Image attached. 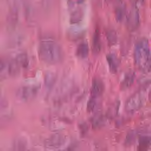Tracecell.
Masks as SVG:
<instances>
[{
    "label": "cell",
    "mask_w": 151,
    "mask_h": 151,
    "mask_svg": "<svg viewBox=\"0 0 151 151\" xmlns=\"http://www.w3.org/2000/svg\"><path fill=\"white\" fill-rule=\"evenodd\" d=\"M39 55L40 58L49 64H55L63 58V51L57 42L52 39H44L40 44Z\"/></svg>",
    "instance_id": "1"
},
{
    "label": "cell",
    "mask_w": 151,
    "mask_h": 151,
    "mask_svg": "<svg viewBox=\"0 0 151 151\" xmlns=\"http://www.w3.org/2000/svg\"><path fill=\"white\" fill-rule=\"evenodd\" d=\"M134 60L139 68L143 70L149 68L150 55L147 40H141L136 44L134 50Z\"/></svg>",
    "instance_id": "2"
},
{
    "label": "cell",
    "mask_w": 151,
    "mask_h": 151,
    "mask_svg": "<svg viewBox=\"0 0 151 151\" xmlns=\"http://www.w3.org/2000/svg\"><path fill=\"white\" fill-rule=\"evenodd\" d=\"M147 89H141L132 94L127 100L125 110L129 113H133L139 110L146 100Z\"/></svg>",
    "instance_id": "3"
},
{
    "label": "cell",
    "mask_w": 151,
    "mask_h": 151,
    "mask_svg": "<svg viewBox=\"0 0 151 151\" xmlns=\"http://www.w3.org/2000/svg\"><path fill=\"white\" fill-rule=\"evenodd\" d=\"M66 142V136L62 134L55 133L51 135L47 139L45 142V146L49 150H55L64 146Z\"/></svg>",
    "instance_id": "4"
},
{
    "label": "cell",
    "mask_w": 151,
    "mask_h": 151,
    "mask_svg": "<svg viewBox=\"0 0 151 151\" xmlns=\"http://www.w3.org/2000/svg\"><path fill=\"white\" fill-rule=\"evenodd\" d=\"M104 90V86L103 83L97 79H94L93 81L91 94V97L94 99H96L100 97Z\"/></svg>",
    "instance_id": "5"
},
{
    "label": "cell",
    "mask_w": 151,
    "mask_h": 151,
    "mask_svg": "<svg viewBox=\"0 0 151 151\" xmlns=\"http://www.w3.org/2000/svg\"><path fill=\"white\" fill-rule=\"evenodd\" d=\"M11 151H34L30 148L27 142L22 138H19L14 142Z\"/></svg>",
    "instance_id": "6"
},
{
    "label": "cell",
    "mask_w": 151,
    "mask_h": 151,
    "mask_svg": "<svg viewBox=\"0 0 151 151\" xmlns=\"http://www.w3.org/2000/svg\"><path fill=\"white\" fill-rule=\"evenodd\" d=\"M37 88L33 87H26L22 88L18 93L19 97L23 100H28L32 99L37 94Z\"/></svg>",
    "instance_id": "7"
},
{
    "label": "cell",
    "mask_w": 151,
    "mask_h": 151,
    "mask_svg": "<svg viewBox=\"0 0 151 151\" xmlns=\"http://www.w3.org/2000/svg\"><path fill=\"white\" fill-rule=\"evenodd\" d=\"M88 47L87 44L83 43L79 45L76 51V55L80 58H86L88 54Z\"/></svg>",
    "instance_id": "8"
},
{
    "label": "cell",
    "mask_w": 151,
    "mask_h": 151,
    "mask_svg": "<svg viewBox=\"0 0 151 151\" xmlns=\"http://www.w3.org/2000/svg\"><path fill=\"white\" fill-rule=\"evenodd\" d=\"M134 80V74L133 73H129L124 78V80L122 81L121 83V88L122 90H125L132 84Z\"/></svg>",
    "instance_id": "9"
},
{
    "label": "cell",
    "mask_w": 151,
    "mask_h": 151,
    "mask_svg": "<svg viewBox=\"0 0 151 151\" xmlns=\"http://www.w3.org/2000/svg\"><path fill=\"white\" fill-rule=\"evenodd\" d=\"M93 50L95 53H98L100 50V34L97 31H96L94 35L93 42Z\"/></svg>",
    "instance_id": "10"
},
{
    "label": "cell",
    "mask_w": 151,
    "mask_h": 151,
    "mask_svg": "<svg viewBox=\"0 0 151 151\" xmlns=\"http://www.w3.org/2000/svg\"><path fill=\"white\" fill-rule=\"evenodd\" d=\"M150 146V139L145 137L140 141L139 151H147Z\"/></svg>",
    "instance_id": "11"
},
{
    "label": "cell",
    "mask_w": 151,
    "mask_h": 151,
    "mask_svg": "<svg viewBox=\"0 0 151 151\" xmlns=\"http://www.w3.org/2000/svg\"><path fill=\"white\" fill-rule=\"evenodd\" d=\"M107 60L109 63V67L111 71L113 72H115L117 70V64H116V62L112 56L110 55H107Z\"/></svg>",
    "instance_id": "12"
}]
</instances>
